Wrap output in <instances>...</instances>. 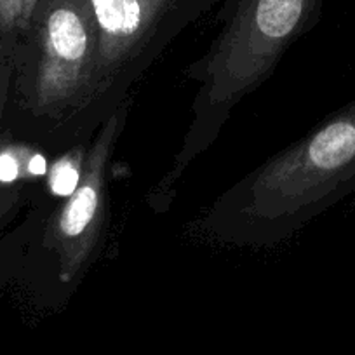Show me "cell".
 <instances>
[{
    "mask_svg": "<svg viewBox=\"0 0 355 355\" xmlns=\"http://www.w3.org/2000/svg\"><path fill=\"white\" fill-rule=\"evenodd\" d=\"M131 105L132 98H125L101 122L89 143L77 187L47 220L44 245L54 256L63 286L84 275L100 248L108 214V171Z\"/></svg>",
    "mask_w": 355,
    "mask_h": 355,
    "instance_id": "cell-3",
    "label": "cell"
},
{
    "mask_svg": "<svg viewBox=\"0 0 355 355\" xmlns=\"http://www.w3.org/2000/svg\"><path fill=\"white\" fill-rule=\"evenodd\" d=\"M355 189V101L245 174L200 220L235 248H268Z\"/></svg>",
    "mask_w": 355,
    "mask_h": 355,
    "instance_id": "cell-1",
    "label": "cell"
},
{
    "mask_svg": "<svg viewBox=\"0 0 355 355\" xmlns=\"http://www.w3.org/2000/svg\"><path fill=\"white\" fill-rule=\"evenodd\" d=\"M12 68L21 107L60 148L91 141L100 128L98 28L87 0H40Z\"/></svg>",
    "mask_w": 355,
    "mask_h": 355,
    "instance_id": "cell-2",
    "label": "cell"
},
{
    "mask_svg": "<svg viewBox=\"0 0 355 355\" xmlns=\"http://www.w3.org/2000/svg\"><path fill=\"white\" fill-rule=\"evenodd\" d=\"M98 28V122L125 100L128 89L155 61L171 0H87Z\"/></svg>",
    "mask_w": 355,
    "mask_h": 355,
    "instance_id": "cell-4",
    "label": "cell"
},
{
    "mask_svg": "<svg viewBox=\"0 0 355 355\" xmlns=\"http://www.w3.org/2000/svg\"><path fill=\"white\" fill-rule=\"evenodd\" d=\"M26 26L25 0H0V35L19 37Z\"/></svg>",
    "mask_w": 355,
    "mask_h": 355,
    "instance_id": "cell-5",
    "label": "cell"
}]
</instances>
